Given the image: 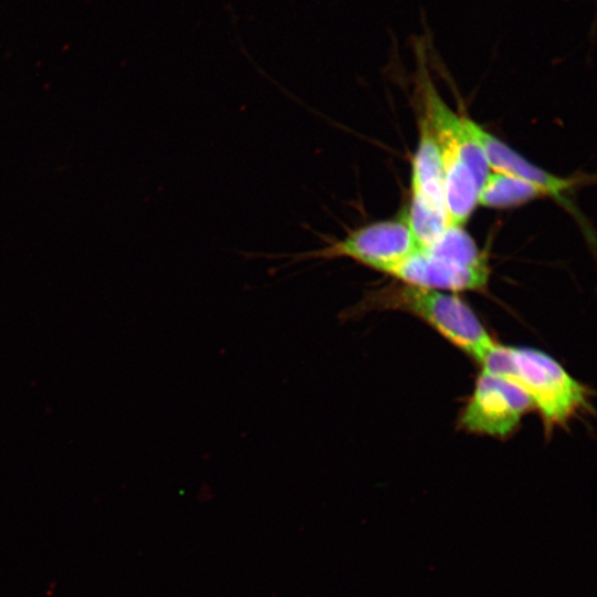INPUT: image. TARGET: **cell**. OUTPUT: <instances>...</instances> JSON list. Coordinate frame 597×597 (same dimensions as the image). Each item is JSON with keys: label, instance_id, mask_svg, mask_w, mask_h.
<instances>
[{"label": "cell", "instance_id": "1", "mask_svg": "<svg viewBox=\"0 0 597 597\" xmlns=\"http://www.w3.org/2000/svg\"><path fill=\"white\" fill-rule=\"evenodd\" d=\"M375 310L402 311L418 317L478 364L498 343L470 305L451 292L388 284L368 291L343 315L350 317Z\"/></svg>", "mask_w": 597, "mask_h": 597}, {"label": "cell", "instance_id": "2", "mask_svg": "<svg viewBox=\"0 0 597 597\" xmlns=\"http://www.w3.org/2000/svg\"><path fill=\"white\" fill-rule=\"evenodd\" d=\"M479 365L482 370L520 386L531 398L547 432L565 426L587 402V388L556 359L538 349L496 343Z\"/></svg>", "mask_w": 597, "mask_h": 597}, {"label": "cell", "instance_id": "3", "mask_svg": "<svg viewBox=\"0 0 597 597\" xmlns=\"http://www.w3.org/2000/svg\"><path fill=\"white\" fill-rule=\"evenodd\" d=\"M421 93L425 118L440 150L449 223L463 226L478 206L479 187L474 178H483L489 166L464 117L446 104L432 84H426Z\"/></svg>", "mask_w": 597, "mask_h": 597}, {"label": "cell", "instance_id": "4", "mask_svg": "<svg viewBox=\"0 0 597 597\" xmlns=\"http://www.w3.org/2000/svg\"><path fill=\"white\" fill-rule=\"evenodd\" d=\"M325 245L291 255V262L347 258L389 274L418 247L404 218L381 220L348 230L342 239L323 238Z\"/></svg>", "mask_w": 597, "mask_h": 597}, {"label": "cell", "instance_id": "5", "mask_svg": "<svg viewBox=\"0 0 597 597\" xmlns=\"http://www.w3.org/2000/svg\"><path fill=\"white\" fill-rule=\"evenodd\" d=\"M532 408L531 398L520 386L481 369L459 425L471 433L505 438Z\"/></svg>", "mask_w": 597, "mask_h": 597}, {"label": "cell", "instance_id": "6", "mask_svg": "<svg viewBox=\"0 0 597 597\" xmlns=\"http://www.w3.org/2000/svg\"><path fill=\"white\" fill-rule=\"evenodd\" d=\"M400 283L446 292L483 291L490 279V266L463 265L433 256L417 249L388 274Z\"/></svg>", "mask_w": 597, "mask_h": 597}, {"label": "cell", "instance_id": "7", "mask_svg": "<svg viewBox=\"0 0 597 597\" xmlns=\"http://www.w3.org/2000/svg\"><path fill=\"white\" fill-rule=\"evenodd\" d=\"M464 122L470 134L480 145L490 170L527 181L541 188L547 197L554 198L562 205L566 203V193L575 187L579 179L549 174L528 161L474 121L464 117Z\"/></svg>", "mask_w": 597, "mask_h": 597}, {"label": "cell", "instance_id": "8", "mask_svg": "<svg viewBox=\"0 0 597 597\" xmlns=\"http://www.w3.org/2000/svg\"><path fill=\"white\" fill-rule=\"evenodd\" d=\"M410 190V198L447 212L440 150L425 116L420 121L418 146L411 161Z\"/></svg>", "mask_w": 597, "mask_h": 597}, {"label": "cell", "instance_id": "9", "mask_svg": "<svg viewBox=\"0 0 597 597\" xmlns=\"http://www.w3.org/2000/svg\"><path fill=\"white\" fill-rule=\"evenodd\" d=\"M543 197L547 196L541 188L522 179L492 170L488 174L479 190L478 205L503 209L521 206Z\"/></svg>", "mask_w": 597, "mask_h": 597}, {"label": "cell", "instance_id": "10", "mask_svg": "<svg viewBox=\"0 0 597 597\" xmlns=\"http://www.w3.org/2000/svg\"><path fill=\"white\" fill-rule=\"evenodd\" d=\"M421 250L463 265L489 263L486 254L479 250L463 226L449 224L434 242Z\"/></svg>", "mask_w": 597, "mask_h": 597}]
</instances>
